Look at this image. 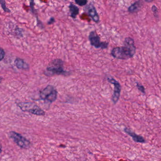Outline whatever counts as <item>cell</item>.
<instances>
[{
  "label": "cell",
  "instance_id": "9",
  "mask_svg": "<svg viewBox=\"0 0 161 161\" xmlns=\"http://www.w3.org/2000/svg\"><path fill=\"white\" fill-rule=\"evenodd\" d=\"M124 131L129 136H131L135 142L140 143H146V140L142 136L137 135L130 129H128V128H125Z\"/></svg>",
  "mask_w": 161,
  "mask_h": 161
},
{
  "label": "cell",
  "instance_id": "6",
  "mask_svg": "<svg viewBox=\"0 0 161 161\" xmlns=\"http://www.w3.org/2000/svg\"><path fill=\"white\" fill-rule=\"evenodd\" d=\"M9 135L10 138L20 147L22 148H27L30 146V141L18 133L14 131H11Z\"/></svg>",
  "mask_w": 161,
  "mask_h": 161
},
{
  "label": "cell",
  "instance_id": "16",
  "mask_svg": "<svg viewBox=\"0 0 161 161\" xmlns=\"http://www.w3.org/2000/svg\"><path fill=\"white\" fill-rule=\"evenodd\" d=\"M137 87H138V89L139 91H140L141 92L143 93V94H145V89L143 86L140 85L137 83Z\"/></svg>",
  "mask_w": 161,
  "mask_h": 161
},
{
  "label": "cell",
  "instance_id": "7",
  "mask_svg": "<svg viewBox=\"0 0 161 161\" xmlns=\"http://www.w3.org/2000/svg\"><path fill=\"white\" fill-rule=\"evenodd\" d=\"M108 81L111 84L114 85V92L112 96V101L114 104H116L118 102L121 95V86L120 83L113 78H107Z\"/></svg>",
  "mask_w": 161,
  "mask_h": 161
},
{
  "label": "cell",
  "instance_id": "15",
  "mask_svg": "<svg viewBox=\"0 0 161 161\" xmlns=\"http://www.w3.org/2000/svg\"><path fill=\"white\" fill-rule=\"evenodd\" d=\"M0 2H1V4L2 7L3 9L4 10V11H9L10 12L9 10L6 7V5H5V2L4 0H0Z\"/></svg>",
  "mask_w": 161,
  "mask_h": 161
},
{
  "label": "cell",
  "instance_id": "21",
  "mask_svg": "<svg viewBox=\"0 0 161 161\" xmlns=\"http://www.w3.org/2000/svg\"><path fill=\"white\" fill-rule=\"evenodd\" d=\"M1 80H2L1 78H0V83H1Z\"/></svg>",
  "mask_w": 161,
  "mask_h": 161
},
{
  "label": "cell",
  "instance_id": "13",
  "mask_svg": "<svg viewBox=\"0 0 161 161\" xmlns=\"http://www.w3.org/2000/svg\"><path fill=\"white\" fill-rule=\"evenodd\" d=\"M75 2L80 6H85L87 3V0H75Z\"/></svg>",
  "mask_w": 161,
  "mask_h": 161
},
{
  "label": "cell",
  "instance_id": "22",
  "mask_svg": "<svg viewBox=\"0 0 161 161\" xmlns=\"http://www.w3.org/2000/svg\"></svg>",
  "mask_w": 161,
  "mask_h": 161
},
{
  "label": "cell",
  "instance_id": "11",
  "mask_svg": "<svg viewBox=\"0 0 161 161\" xmlns=\"http://www.w3.org/2000/svg\"><path fill=\"white\" fill-rule=\"evenodd\" d=\"M142 6L141 2L140 1L136 2L133 4L131 5L128 9V11L131 13H134L137 12L140 9Z\"/></svg>",
  "mask_w": 161,
  "mask_h": 161
},
{
  "label": "cell",
  "instance_id": "1",
  "mask_svg": "<svg viewBox=\"0 0 161 161\" xmlns=\"http://www.w3.org/2000/svg\"><path fill=\"white\" fill-rule=\"evenodd\" d=\"M136 51L134 39L126 38L124 42V46L114 48L111 51V55L117 59L128 60L134 56Z\"/></svg>",
  "mask_w": 161,
  "mask_h": 161
},
{
  "label": "cell",
  "instance_id": "14",
  "mask_svg": "<svg viewBox=\"0 0 161 161\" xmlns=\"http://www.w3.org/2000/svg\"><path fill=\"white\" fill-rule=\"evenodd\" d=\"M152 10L153 11V14L156 18L158 17V10L157 8L155 5H153L152 7Z\"/></svg>",
  "mask_w": 161,
  "mask_h": 161
},
{
  "label": "cell",
  "instance_id": "18",
  "mask_svg": "<svg viewBox=\"0 0 161 161\" xmlns=\"http://www.w3.org/2000/svg\"><path fill=\"white\" fill-rule=\"evenodd\" d=\"M54 18H52L50 19V22H49L48 23L52 24L53 23H54Z\"/></svg>",
  "mask_w": 161,
  "mask_h": 161
},
{
  "label": "cell",
  "instance_id": "5",
  "mask_svg": "<svg viewBox=\"0 0 161 161\" xmlns=\"http://www.w3.org/2000/svg\"><path fill=\"white\" fill-rule=\"evenodd\" d=\"M90 44L96 48H101L102 49L107 48L109 43L107 42H101L100 38L95 31L90 32L88 37Z\"/></svg>",
  "mask_w": 161,
  "mask_h": 161
},
{
  "label": "cell",
  "instance_id": "2",
  "mask_svg": "<svg viewBox=\"0 0 161 161\" xmlns=\"http://www.w3.org/2000/svg\"><path fill=\"white\" fill-rule=\"evenodd\" d=\"M67 73L63 69V62L60 59H56L47 68L46 75L49 76L54 75H64Z\"/></svg>",
  "mask_w": 161,
  "mask_h": 161
},
{
  "label": "cell",
  "instance_id": "3",
  "mask_svg": "<svg viewBox=\"0 0 161 161\" xmlns=\"http://www.w3.org/2000/svg\"><path fill=\"white\" fill-rule=\"evenodd\" d=\"M18 107L23 111H27L37 115H44L45 111L41 109L36 103L32 102H20L18 103Z\"/></svg>",
  "mask_w": 161,
  "mask_h": 161
},
{
  "label": "cell",
  "instance_id": "20",
  "mask_svg": "<svg viewBox=\"0 0 161 161\" xmlns=\"http://www.w3.org/2000/svg\"><path fill=\"white\" fill-rule=\"evenodd\" d=\"M2 152V147L1 146H0V154Z\"/></svg>",
  "mask_w": 161,
  "mask_h": 161
},
{
  "label": "cell",
  "instance_id": "4",
  "mask_svg": "<svg viewBox=\"0 0 161 161\" xmlns=\"http://www.w3.org/2000/svg\"><path fill=\"white\" fill-rule=\"evenodd\" d=\"M40 96L43 100L52 103L57 99V91L53 86L48 85L42 91Z\"/></svg>",
  "mask_w": 161,
  "mask_h": 161
},
{
  "label": "cell",
  "instance_id": "12",
  "mask_svg": "<svg viewBox=\"0 0 161 161\" xmlns=\"http://www.w3.org/2000/svg\"><path fill=\"white\" fill-rule=\"evenodd\" d=\"M16 66H17L18 68L20 69H25L26 70L27 68H29V66L26 64L25 62L23 60L19 58H17L15 62Z\"/></svg>",
  "mask_w": 161,
  "mask_h": 161
},
{
  "label": "cell",
  "instance_id": "10",
  "mask_svg": "<svg viewBox=\"0 0 161 161\" xmlns=\"http://www.w3.org/2000/svg\"><path fill=\"white\" fill-rule=\"evenodd\" d=\"M69 10H70V16L73 18H76L77 16L79 13V8L72 3H70L69 5Z\"/></svg>",
  "mask_w": 161,
  "mask_h": 161
},
{
  "label": "cell",
  "instance_id": "8",
  "mask_svg": "<svg viewBox=\"0 0 161 161\" xmlns=\"http://www.w3.org/2000/svg\"><path fill=\"white\" fill-rule=\"evenodd\" d=\"M85 8L86 11L87 12L89 16L95 22L98 23L100 21V18L94 6L92 4H90L87 5Z\"/></svg>",
  "mask_w": 161,
  "mask_h": 161
},
{
  "label": "cell",
  "instance_id": "19",
  "mask_svg": "<svg viewBox=\"0 0 161 161\" xmlns=\"http://www.w3.org/2000/svg\"><path fill=\"white\" fill-rule=\"evenodd\" d=\"M145 2H153L154 0H145Z\"/></svg>",
  "mask_w": 161,
  "mask_h": 161
},
{
  "label": "cell",
  "instance_id": "17",
  "mask_svg": "<svg viewBox=\"0 0 161 161\" xmlns=\"http://www.w3.org/2000/svg\"><path fill=\"white\" fill-rule=\"evenodd\" d=\"M4 55H5V53H4V51L2 50V49L0 48V61H2L3 59Z\"/></svg>",
  "mask_w": 161,
  "mask_h": 161
}]
</instances>
